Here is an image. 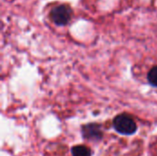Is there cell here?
I'll list each match as a JSON object with an SVG mask.
<instances>
[{"mask_svg":"<svg viewBox=\"0 0 157 156\" xmlns=\"http://www.w3.org/2000/svg\"><path fill=\"white\" fill-rule=\"evenodd\" d=\"M72 154L74 156H90L91 155V151L86 146L77 145V146H75L73 148Z\"/></svg>","mask_w":157,"mask_h":156,"instance_id":"277c9868","label":"cell"},{"mask_svg":"<svg viewBox=\"0 0 157 156\" xmlns=\"http://www.w3.org/2000/svg\"><path fill=\"white\" fill-rule=\"evenodd\" d=\"M50 18L51 20L57 26H65L67 25L73 16V10L71 6L67 4H61L50 11Z\"/></svg>","mask_w":157,"mask_h":156,"instance_id":"6da1fadb","label":"cell"},{"mask_svg":"<svg viewBox=\"0 0 157 156\" xmlns=\"http://www.w3.org/2000/svg\"><path fill=\"white\" fill-rule=\"evenodd\" d=\"M115 129L122 134H132L136 131L137 127L133 119L127 114H121L114 120Z\"/></svg>","mask_w":157,"mask_h":156,"instance_id":"7a4b0ae2","label":"cell"},{"mask_svg":"<svg viewBox=\"0 0 157 156\" xmlns=\"http://www.w3.org/2000/svg\"><path fill=\"white\" fill-rule=\"evenodd\" d=\"M84 134L87 138H100L101 134L97 125H87L84 128Z\"/></svg>","mask_w":157,"mask_h":156,"instance_id":"3957f363","label":"cell"},{"mask_svg":"<svg viewBox=\"0 0 157 156\" xmlns=\"http://www.w3.org/2000/svg\"><path fill=\"white\" fill-rule=\"evenodd\" d=\"M148 80L153 85L157 86V66L154 67L148 74Z\"/></svg>","mask_w":157,"mask_h":156,"instance_id":"5b68a950","label":"cell"}]
</instances>
